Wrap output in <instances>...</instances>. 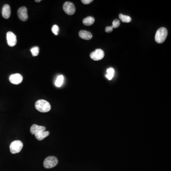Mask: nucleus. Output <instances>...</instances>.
Listing matches in <instances>:
<instances>
[{"label":"nucleus","mask_w":171,"mask_h":171,"mask_svg":"<svg viewBox=\"0 0 171 171\" xmlns=\"http://www.w3.org/2000/svg\"><path fill=\"white\" fill-rule=\"evenodd\" d=\"M95 22V19L91 16L87 17L83 20V23L85 25L90 26L92 25Z\"/></svg>","instance_id":"obj_14"},{"label":"nucleus","mask_w":171,"mask_h":171,"mask_svg":"<svg viewBox=\"0 0 171 171\" xmlns=\"http://www.w3.org/2000/svg\"><path fill=\"white\" fill-rule=\"evenodd\" d=\"M79 36L80 38L85 40H89L92 38V34L86 30H81L79 32Z\"/></svg>","instance_id":"obj_12"},{"label":"nucleus","mask_w":171,"mask_h":171,"mask_svg":"<svg viewBox=\"0 0 171 171\" xmlns=\"http://www.w3.org/2000/svg\"><path fill=\"white\" fill-rule=\"evenodd\" d=\"M113 30V28L111 26H108V27H106V29H105L106 32L108 33L111 32H112Z\"/></svg>","instance_id":"obj_21"},{"label":"nucleus","mask_w":171,"mask_h":171,"mask_svg":"<svg viewBox=\"0 0 171 171\" xmlns=\"http://www.w3.org/2000/svg\"><path fill=\"white\" fill-rule=\"evenodd\" d=\"M106 76L107 79H108V80H111L114 75H111V74H107Z\"/></svg>","instance_id":"obj_23"},{"label":"nucleus","mask_w":171,"mask_h":171,"mask_svg":"<svg viewBox=\"0 0 171 171\" xmlns=\"http://www.w3.org/2000/svg\"><path fill=\"white\" fill-rule=\"evenodd\" d=\"M36 2H37V3H40L41 1V0H36Z\"/></svg>","instance_id":"obj_24"},{"label":"nucleus","mask_w":171,"mask_h":171,"mask_svg":"<svg viewBox=\"0 0 171 171\" xmlns=\"http://www.w3.org/2000/svg\"><path fill=\"white\" fill-rule=\"evenodd\" d=\"M35 107L37 110L42 113H46L51 109L50 103L45 100H39L36 102Z\"/></svg>","instance_id":"obj_1"},{"label":"nucleus","mask_w":171,"mask_h":171,"mask_svg":"<svg viewBox=\"0 0 171 171\" xmlns=\"http://www.w3.org/2000/svg\"><path fill=\"white\" fill-rule=\"evenodd\" d=\"M119 18L121 19V21L123 22L129 23L132 21L131 17L127 15L122 14H120L119 15Z\"/></svg>","instance_id":"obj_16"},{"label":"nucleus","mask_w":171,"mask_h":171,"mask_svg":"<svg viewBox=\"0 0 171 171\" xmlns=\"http://www.w3.org/2000/svg\"><path fill=\"white\" fill-rule=\"evenodd\" d=\"M58 164V160L57 157L53 156H50L45 158L44 161L43 165L46 168H51L54 167Z\"/></svg>","instance_id":"obj_4"},{"label":"nucleus","mask_w":171,"mask_h":171,"mask_svg":"<svg viewBox=\"0 0 171 171\" xmlns=\"http://www.w3.org/2000/svg\"><path fill=\"white\" fill-rule=\"evenodd\" d=\"M92 0H82V2L84 4H89L92 2Z\"/></svg>","instance_id":"obj_22"},{"label":"nucleus","mask_w":171,"mask_h":171,"mask_svg":"<svg viewBox=\"0 0 171 171\" xmlns=\"http://www.w3.org/2000/svg\"><path fill=\"white\" fill-rule=\"evenodd\" d=\"M23 146V143L22 141L19 140L13 141L10 144V151L12 154H17L21 152Z\"/></svg>","instance_id":"obj_3"},{"label":"nucleus","mask_w":171,"mask_h":171,"mask_svg":"<svg viewBox=\"0 0 171 171\" xmlns=\"http://www.w3.org/2000/svg\"><path fill=\"white\" fill-rule=\"evenodd\" d=\"M30 51L33 56L35 57V56H38L39 53V48L37 46L33 47L30 50Z\"/></svg>","instance_id":"obj_17"},{"label":"nucleus","mask_w":171,"mask_h":171,"mask_svg":"<svg viewBox=\"0 0 171 171\" xmlns=\"http://www.w3.org/2000/svg\"><path fill=\"white\" fill-rule=\"evenodd\" d=\"M120 25V21L118 19H115L112 22V25L111 26V27L113 28H113H117L119 27Z\"/></svg>","instance_id":"obj_19"},{"label":"nucleus","mask_w":171,"mask_h":171,"mask_svg":"<svg viewBox=\"0 0 171 171\" xmlns=\"http://www.w3.org/2000/svg\"><path fill=\"white\" fill-rule=\"evenodd\" d=\"M104 56L105 53L103 51L100 49H97L95 51L91 52L90 55V57L91 59L95 61L102 60Z\"/></svg>","instance_id":"obj_6"},{"label":"nucleus","mask_w":171,"mask_h":171,"mask_svg":"<svg viewBox=\"0 0 171 171\" xmlns=\"http://www.w3.org/2000/svg\"><path fill=\"white\" fill-rule=\"evenodd\" d=\"M107 73L108 74H111V75H114L115 73V71L113 68H109L108 69H107Z\"/></svg>","instance_id":"obj_20"},{"label":"nucleus","mask_w":171,"mask_h":171,"mask_svg":"<svg viewBox=\"0 0 171 171\" xmlns=\"http://www.w3.org/2000/svg\"><path fill=\"white\" fill-rule=\"evenodd\" d=\"M11 8L9 5L5 4L4 5L2 10V15L4 19H9L11 16Z\"/></svg>","instance_id":"obj_11"},{"label":"nucleus","mask_w":171,"mask_h":171,"mask_svg":"<svg viewBox=\"0 0 171 171\" xmlns=\"http://www.w3.org/2000/svg\"><path fill=\"white\" fill-rule=\"evenodd\" d=\"M9 80L12 84L14 85H18L21 84L23 80V77L21 74H14L11 75L9 78Z\"/></svg>","instance_id":"obj_9"},{"label":"nucleus","mask_w":171,"mask_h":171,"mask_svg":"<svg viewBox=\"0 0 171 171\" xmlns=\"http://www.w3.org/2000/svg\"><path fill=\"white\" fill-rule=\"evenodd\" d=\"M51 30L54 35L56 36L58 35V32H59V27L57 25H54L51 28Z\"/></svg>","instance_id":"obj_18"},{"label":"nucleus","mask_w":171,"mask_h":171,"mask_svg":"<svg viewBox=\"0 0 171 171\" xmlns=\"http://www.w3.org/2000/svg\"><path fill=\"white\" fill-rule=\"evenodd\" d=\"M17 14H18L19 18L21 19V21L25 22L28 19L27 9L25 6H23L19 9Z\"/></svg>","instance_id":"obj_7"},{"label":"nucleus","mask_w":171,"mask_h":171,"mask_svg":"<svg viewBox=\"0 0 171 171\" xmlns=\"http://www.w3.org/2000/svg\"><path fill=\"white\" fill-rule=\"evenodd\" d=\"M63 9L66 14L69 15L74 14L75 12V6L71 2L67 1L65 3L63 4Z\"/></svg>","instance_id":"obj_5"},{"label":"nucleus","mask_w":171,"mask_h":171,"mask_svg":"<svg viewBox=\"0 0 171 171\" xmlns=\"http://www.w3.org/2000/svg\"><path fill=\"white\" fill-rule=\"evenodd\" d=\"M7 40L8 44L10 47H14L17 43V37L12 32L7 33Z\"/></svg>","instance_id":"obj_8"},{"label":"nucleus","mask_w":171,"mask_h":171,"mask_svg":"<svg viewBox=\"0 0 171 171\" xmlns=\"http://www.w3.org/2000/svg\"><path fill=\"white\" fill-rule=\"evenodd\" d=\"M168 35L167 30L164 27L159 28L155 35V40L158 43H163L166 40Z\"/></svg>","instance_id":"obj_2"},{"label":"nucleus","mask_w":171,"mask_h":171,"mask_svg":"<svg viewBox=\"0 0 171 171\" xmlns=\"http://www.w3.org/2000/svg\"><path fill=\"white\" fill-rule=\"evenodd\" d=\"M63 82H64V76L63 75L58 76L57 77L55 81V86L57 87H61L63 84Z\"/></svg>","instance_id":"obj_15"},{"label":"nucleus","mask_w":171,"mask_h":171,"mask_svg":"<svg viewBox=\"0 0 171 171\" xmlns=\"http://www.w3.org/2000/svg\"><path fill=\"white\" fill-rule=\"evenodd\" d=\"M50 132L49 131H40L39 132L35 134V137L39 141H41L50 135Z\"/></svg>","instance_id":"obj_13"},{"label":"nucleus","mask_w":171,"mask_h":171,"mask_svg":"<svg viewBox=\"0 0 171 171\" xmlns=\"http://www.w3.org/2000/svg\"><path fill=\"white\" fill-rule=\"evenodd\" d=\"M45 130H46V128L45 126H40L36 124L33 125L30 129V133L32 135H35L40 131H44Z\"/></svg>","instance_id":"obj_10"}]
</instances>
